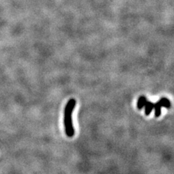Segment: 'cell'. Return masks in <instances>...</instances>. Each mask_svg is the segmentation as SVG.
Returning <instances> with one entry per match:
<instances>
[{"instance_id":"obj_1","label":"cell","mask_w":174,"mask_h":174,"mask_svg":"<svg viewBox=\"0 0 174 174\" xmlns=\"http://www.w3.org/2000/svg\"><path fill=\"white\" fill-rule=\"evenodd\" d=\"M76 101L75 99L72 98L68 100L66 104V107L64 110V126L65 131L68 137H73L74 136L75 131L73 125V118H72V114H73V110L76 107Z\"/></svg>"},{"instance_id":"obj_2","label":"cell","mask_w":174,"mask_h":174,"mask_svg":"<svg viewBox=\"0 0 174 174\" xmlns=\"http://www.w3.org/2000/svg\"><path fill=\"white\" fill-rule=\"evenodd\" d=\"M144 107L145 108L144 109V113H145V115H149L154 108V103H152V102L147 101Z\"/></svg>"},{"instance_id":"obj_3","label":"cell","mask_w":174,"mask_h":174,"mask_svg":"<svg viewBox=\"0 0 174 174\" xmlns=\"http://www.w3.org/2000/svg\"><path fill=\"white\" fill-rule=\"evenodd\" d=\"M147 102V99L146 97L141 96V97H139L138 100H137V108L139 110H141L144 107Z\"/></svg>"},{"instance_id":"obj_4","label":"cell","mask_w":174,"mask_h":174,"mask_svg":"<svg viewBox=\"0 0 174 174\" xmlns=\"http://www.w3.org/2000/svg\"><path fill=\"white\" fill-rule=\"evenodd\" d=\"M158 102L160 104L161 107H165V108H170L171 107V102L166 97H162V98H160L159 101H158Z\"/></svg>"},{"instance_id":"obj_5","label":"cell","mask_w":174,"mask_h":174,"mask_svg":"<svg viewBox=\"0 0 174 174\" xmlns=\"http://www.w3.org/2000/svg\"><path fill=\"white\" fill-rule=\"evenodd\" d=\"M161 108H162V107H161L160 104L159 102H156L154 104V110H155V118H158V117H160V116L161 114Z\"/></svg>"}]
</instances>
